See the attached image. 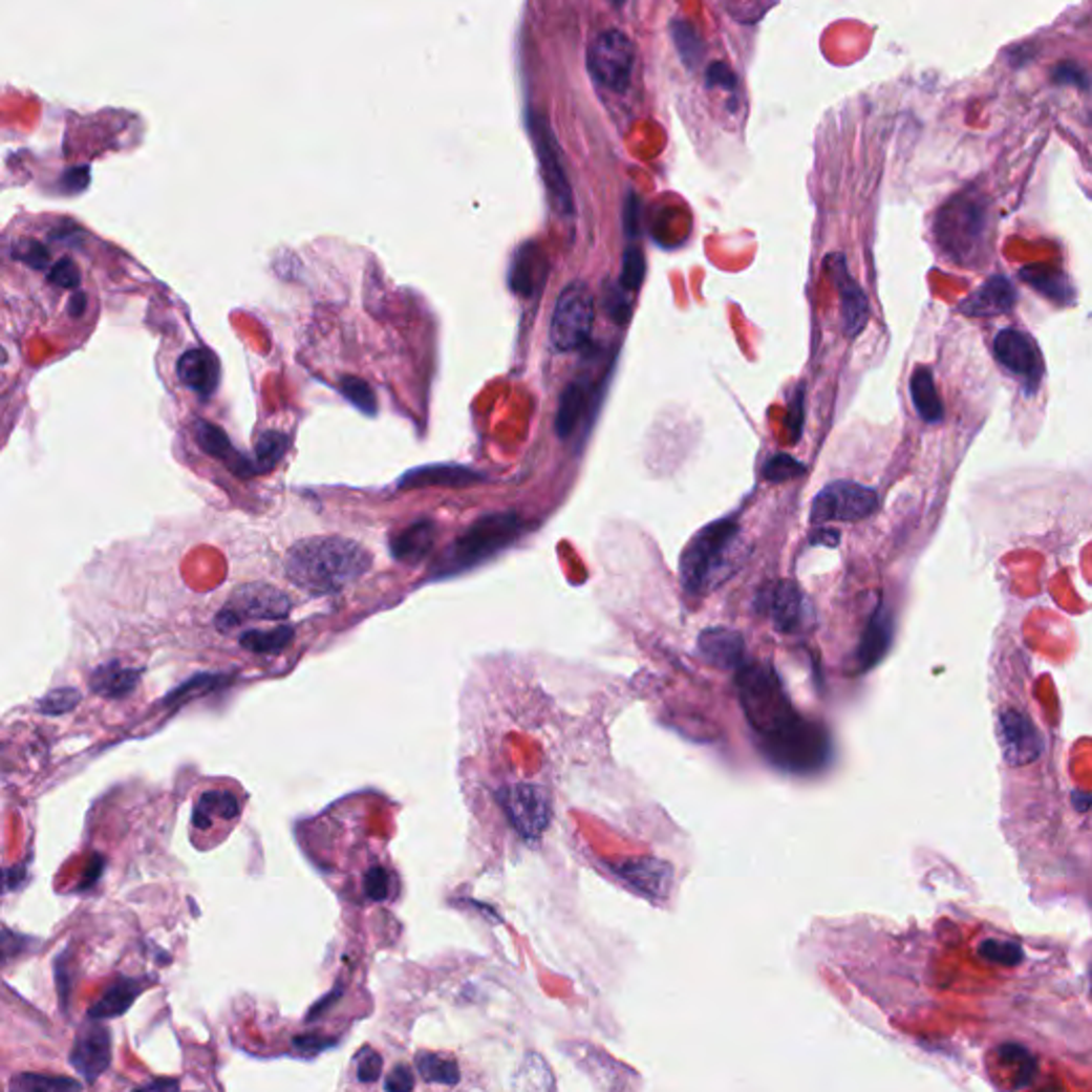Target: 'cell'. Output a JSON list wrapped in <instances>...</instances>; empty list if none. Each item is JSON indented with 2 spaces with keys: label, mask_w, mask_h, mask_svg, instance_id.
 <instances>
[{
  "label": "cell",
  "mask_w": 1092,
  "mask_h": 1092,
  "mask_svg": "<svg viewBox=\"0 0 1092 1092\" xmlns=\"http://www.w3.org/2000/svg\"><path fill=\"white\" fill-rule=\"evenodd\" d=\"M30 939L28 937H20V935H12L9 930H5L3 935V954H5V962L12 958V956H18L22 951H26V943Z\"/></svg>",
  "instance_id": "55"
},
{
  "label": "cell",
  "mask_w": 1092,
  "mask_h": 1092,
  "mask_svg": "<svg viewBox=\"0 0 1092 1092\" xmlns=\"http://www.w3.org/2000/svg\"><path fill=\"white\" fill-rule=\"evenodd\" d=\"M615 873L636 892L649 898H666L672 885V866L656 858H636L613 866Z\"/></svg>",
  "instance_id": "19"
},
{
  "label": "cell",
  "mask_w": 1092,
  "mask_h": 1092,
  "mask_svg": "<svg viewBox=\"0 0 1092 1092\" xmlns=\"http://www.w3.org/2000/svg\"><path fill=\"white\" fill-rule=\"evenodd\" d=\"M9 1092H84L82 1082L64 1075L18 1073L9 1082Z\"/></svg>",
  "instance_id": "32"
},
{
  "label": "cell",
  "mask_w": 1092,
  "mask_h": 1092,
  "mask_svg": "<svg viewBox=\"0 0 1092 1092\" xmlns=\"http://www.w3.org/2000/svg\"><path fill=\"white\" fill-rule=\"evenodd\" d=\"M879 506V497L871 487L854 480H837L826 485L813 499L809 519L815 526L832 521H862Z\"/></svg>",
  "instance_id": "8"
},
{
  "label": "cell",
  "mask_w": 1092,
  "mask_h": 1092,
  "mask_svg": "<svg viewBox=\"0 0 1092 1092\" xmlns=\"http://www.w3.org/2000/svg\"><path fill=\"white\" fill-rule=\"evenodd\" d=\"M1022 278L1029 284H1033L1040 293L1052 297L1054 301L1067 303L1071 299V288H1069L1067 280L1061 274H1056L1054 270L1040 267V265L1026 267V270H1022Z\"/></svg>",
  "instance_id": "37"
},
{
  "label": "cell",
  "mask_w": 1092,
  "mask_h": 1092,
  "mask_svg": "<svg viewBox=\"0 0 1092 1092\" xmlns=\"http://www.w3.org/2000/svg\"><path fill=\"white\" fill-rule=\"evenodd\" d=\"M1073 805L1077 807V811H1088L1092 807V796H1086L1082 792H1073Z\"/></svg>",
  "instance_id": "60"
},
{
  "label": "cell",
  "mask_w": 1092,
  "mask_h": 1092,
  "mask_svg": "<svg viewBox=\"0 0 1092 1092\" xmlns=\"http://www.w3.org/2000/svg\"><path fill=\"white\" fill-rule=\"evenodd\" d=\"M497 800L523 839L536 841L551 823V798L534 784H512L497 792Z\"/></svg>",
  "instance_id": "11"
},
{
  "label": "cell",
  "mask_w": 1092,
  "mask_h": 1092,
  "mask_svg": "<svg viewBox=\"0 0 1092 1092\" xmlns=\"http://www.w3.org/2000/svg\"><path fill=\"white\" fill-rule=\"evenodd\" d=\"M88 181H90V167H86V165L71 167L60 177V186L67 192H82L88 186Z\"/></svg>",
  "instance_id": "52"
},
{
  "label": "cell",
  "mask_w": 1092,
  "mask_h": 1092,
  "mask_svg": "<svg viewBox=\"0 0 1092 1092\" xmlns=\"http://www.w3.org/2000/svg\"><path fill=\"white\" fill-rule=\"evenodd\" d=\"M69 1063L86 1079L97 1082L111 1065V1033L99 1020H88L76 1035Z\"/></svg>",
  "instance_id": "15"
},
{
  "label": "cell",
  "mask_w": 1092,
  "mask_h": 1092,
  "mask_svg": "<svg viewBox=\"0 0 1092 1092\" xmlns=\"http://www.w3.org/2000/svg\"><path fill=\"white\" fill-rule=\"evenodd\" d=\"M994 357L1009 373H1013L1022 382L1026 391H1037L1044 376V361L1035 340L1029 334H1022L1015 329L1001 331L994 340Z\"/></svg>",
  "instance_id": "13"
},
{
  "label": "cell",
  "mask_w": 1092,
  "mask_h": 1092,
  "mask_svg": "<svg viewBox=\"0 0 1092 1092\" xmlns=\"http://www.w3.org/2000/svg\"><path fill=\"white\" fill-rule=\"evenodd\" d=\"M291 613V598L278 587L248 583L237 587L218 613L220 629H231L243 621H282Z\"/></svg>",
  "instance_id": "9"
},
{
  "label": "cell",
  "mask_w": 1092,
  "mask_h": 1092,
  "mask_svg": "<svg viewBox=\"0 0 1092 1092\" xmlns=\"http://www.w3.org/2000/svg\"><path fill=\"white\" fill-rule=\"evenodd\" d=\"M623 220H625V231H627L629 235H634V233H636V224H638V204H636L634 195L627 197V204H625V218H623Z\"/></svg>",
  "instance_id": "57"
},
{
  "label": "cell",
  "mask_w": 1092,
  "mask_h": 1092,
  "mask_svg": "<svg viewBox=\"0 0 1092 1092\" xmlns=\"http://www.w3.org/2000/svg\"><path fill=\"white\" fill-rule=\"evenodd\" d=\"M826 267L832 276L834 286L841 297V314H843V331L848 338H856L869 320V299L860 284L850 276L848 261L841 254L828 256Z\"/></svg>",
  "instance_id": "16"
},
{
  "label": "cell",
  "mask_w": 1092,
  "mask_h": 1092,
  "mask_svg": "<svg viewBox=\"0 0 1092 1092\" xmlns=\"http://www.w3.org/2000/svg\"><path fill=\"white\" fill-rule=\"evenodd\" d=\"M14 256L18 261L26 263L28 267L33 270H47L49 272V261H51V254L47 250V245L43 241H37V239H22L16 243L14 248Z\"/></svg>",
  "instance_id": "43"
},
{
  "label": "cell",
  "mask_w": 1092,
  "mask_h": 1092,
  "mask_svg": "<svg viewBox=\"0 0 1092 1092\" xmlns=\"http://www.w3.org/2000/svg\"><path fill=\"white\" fill-rule=\"evenodd\" d=\"M84 309H86V295L78 291V293H73V297L69 301V312H71V316L78 318L84 314Z\"/></svg>",
  "instance_id": "59"
},
{
  "label": "cell",
  "mask_w": 1092,
  "mask_h": 1092,
  "mask_svg": "<svg viewBox=\"0 0 1092 1092\" xmlns=\"http://www.w3.org/2000/svg\"><path fill=\"white\" fill-rule=\"evenodd\" d=\"M757 608L775 623L779 631H796L805 619V596L792 581H777L759 592Z\"/></svg>",
  "instance_id": "17"
},
{
  "label": "cell",
  "mask_w": 1092,
  "mask_h": 1092,
  "mask_svg": "<svg viewBox=\"0 0 1092 1092\" xmlns=\"http://www.w3.org/2000/svg\"><path fill=\"white\" fill-rule=\"evenodd\" d=\"M598 391H600L598 384H594L587 378L574 380L568 384L561 395V402H559L557 416H555V429L561 440L572 437L578 429H581L583 423H587L590 412H594L598 406V402H596L600 398Z\"/></svg>",
  "instance_id": "18"
},
{
  "label": "cell",
  "mask_w": 1092,
  "mask_h": 1092,
  "mask_svg": "<svg viewBox=\"0 0 1092 1092\" xmlns=\"http://www.w3.org/2000/svg\"><path fill=\"white\" fill-rule=\"evenodd\" d=\"M986 229V216L984 208L978 206L973 199L958 197L951 204H947L937 220V237L941 245L962 259L976 252L978 243L984 237Z\"/></svg>",
  "instance_id": "12"
},
{
  "label": "cell",
  "mask_w": 1092,
  "mask_h": 1092,
  "mask_svg": "<svg viewBox=\"0 0 1092 1092\" xmlns=\"http://www.w3.org/2000/svg\"><path fill=\"white\" fill-rule=\"evenodd\" d=\"M293 627L278 625L272 629H250L239 636V645L256 656H278L293 642Z\"/></svg>",
  "instance_id": "31"
},
{
  "label": "cell",
  "mask_w": 1092,
  "mask_h": 1092,
  "mask_svg": "<svg viewBox=\"0 0 1092 1092\" xmlns=\"http://www.w3.org/2000/svg\"><path fill=\"white\" fill-rule=\"evenodd\" d=\"M53 971H56V988H58L60 1005L64 1011H67V1007L71 1003V992H73V969H71L69 949L58 954V958L53 960Z\"/></svg>",
  "instance_id": "42"
},
{
  "label": "cell",
  "mask_w": 1092,
  "mask_h": 1092,
  "mask_svg": "<svg viewBox=\"0 0 1092 1092\" xmlns=\"http://www.w3.org/2000/svg\"><path fill=\"white\" fill-rule=\"evenodd\" d=\"M999 745L1009 766L1033 764L1044 751V743L1035 724L1029 720V715H1024L1018 709H1007L1001 713Z\"/></svg>",
  "instance_id": "14"
},
{
  "label": "cell",
  "mask_w": 1092,
  "mask_h": 1092,
  "mask_svg": "<svg viewBox=\"0 0 1092 1092\" xmlns=\"http://www.w3.org/2000/svg\"><path fill=\"white\" fill-rule=\"evenodd\" d=\"M336 1042L334 1040H327L323 1035H299L293 1040V1048L301 1054H307V1056H314L318 1052H323L327 1048H331Z\"/></svg>",
  "instance_id": "53"
},
{
  "label": "cell",
  "mask_w": 1092,
  "mask_h": 1092,
  "mask_svg": "<svg viewBox=\"0 0 1092 1092\" xmlns=\"http://www.w3.org/2000/svg\"><path fill=\"white\" fill-rule=\"evenodd\" d=\"M80 700H82V695L73 687L71 689H56V691H49L39 702V711L45 713V715H62V713H69Z\"/></svg>",
  "instance_id": "44"
},
{
  "label": "cell",
  "mask_w": 1092,
  "mask_h": 1092,
  "mask_svg": "<svg viewBox=\"0 0 1092 1092\" xmlns=\"http://www.w3.org/2000/svg\"><path fill=\"white\" fill-rule=\"evenodd\" d=\"M528 126H530L532 142L536 146V156L540 160V171H542V179L547 184L551 206L557 214L572 216L574 214V192H572L570 179L565 175L561 150L551 131V126H549L547 117L540 113H530Z\"/></svg>",
  "instance_id": "10"
},
{
  "label": "cell",
  "mask_w": 1092,
  "mask_h": 1092,
  "mask_svg": "<svg viewBox=\"0 0 1092 1092\" xmlns=\"http://www.w3.org/2000/svg\"><path fill=\"white\" fill-rule=\"evenodd\" d=\"M342 994H344V990H342V986L338 984V986L334 988V992H329L327 997H323V999H320V1001H318V1003H316V1005H314V1007L309 1009V1013H307V1020H309V1022L318 1020V1018H320V1015H323L325 1011H329V1009H331V1005H334V1003H336V1001H338V999H340Z\"/></svg>",
  "instance_id": "54"
},
{
  "label": "cell",
  "mask_w": 1092,
  "mask_h": 1092,
  "mask_svg": "<svg viewBox=\"0 0 1092 1092\" xmlns=\"http://www.w3.org/2000/svg\"><path fill=\"white\" fill-rule=\"evenodd\" d=\"M670 30H672V41H675V45L679 49V56L683 58L685 64L693 67V64L702 56V41H700L695 28L689 22H685V20H672Z\"/></svg>",
  "instance_id": "39"
},
{
  "label": "cell",
  "mask_w": 1092,
  "mask_h": 1092,
  "mask_svg": "<svg viewBox=\"0 0 1092 1092\" xmlns=\"http://www.w3.org/2000/svg\"><path fill=\"white\" fill-rule=\"evenodd\" d=\"M523 532L517 512H493L474 521L433 568L437 578L472 570L515 542Z\"/></svg>",
  "instance_id": "3"
},
{
  "label": "cell",
  "mask_w": 1092,
  "mask_h": 1092,
  "mask_svg": "<svg viewBox=\"0 0 1092 1092\" xmlns=\"http://www.w3.org/2000/svg\"><path fill=\"white\" fill-rule=\"evenodd\" d=\"M192 431H195V440L201 446L204 453H208L210 457L227 464L229 470L235 472L237 476H252L254 474L252 459H245L243 455H239L235 451L229 435L220 427H216L210 421L197 419L195 427H192Z\"/></svg>",
  "instance_id": "22"
},
{
  "label": "cell",
  "mask_w": 1092,
  "mask_h": 1092,
  "mask_svg": "<svg viewBox=\"0 0 1092 1092\" xmlns=\"http://www.w3.org/2000/svg\"><path fill=\"white\" fill-rule=\"evenodd\" d=\"M177 378L186 389L208 400L218 389L220 363L208 348H190L177 361Z\"/></svg>",
  "instance_id": "20"
},
{
  "label": "cell",
  "mask_w": 1092,
  "mask_h": 1092,
  "mask_svg": "<svg viewBox=\"0 0 1092 1092\" xmlns=\"http://www.w3.org/2000/svg\"><path fill=\"white\" fill-rule=\"evenodd\" d=\"M978 954L992 962V965H999V967H1018L1024 962V949L1020 943L1015 941H999V939H984L980 945H978Z\"/></svg>",
  "instance_id": "38"
},
{
  "label": "cell",
  "mask_w": 1092,
  "mask_h": 1092,
  "mask_svg": "<svg viewBox=\"0 0 1092 1092\" xmlns=\"http://www.w3.org/2000/svg\"><path fill=\"white\" fill-rule=\"evenodd\" d=\"M999 1058L1003 1065L1015 1069V1088H1022V1086H1029L1037 1073V1061L1035 1056L1022 1048L1020 1044H1003L999 1050H997Z\"/></svg>",
  "instance_id": "36"
},
{
  "label": "cell",
  "mask_w": 1092,
  "mask_h": 1092,
  "mask_svg": "<svg viewBox=\"0 0 1092 1092\" xmlns=\"http://www.w3.org/2000/svg\"><path fill=\"white\" fill-rule=\"evenodd\" d=\"M642 280H645V256H642V250H640V248L629 245V248L623 252L619 288L625 291V293H634V291L640 288Z\"/></svg>",
  "instance_id": "41"
},
{
  "label": "cell",
  "mask_w": 1092,
  "mask_h": 1092,
  "mask_svg": "<svg viewBox=\"0 0 1092 1092\" xmlns=\"http://www.w3.org/2000/svg\"><path fill=\"white\" fill-rule=\"evenodd\" d=\"M636 62V47L621 30L600 33L587 51V69L596 84L611 92H625Z\"/></svg>",
  "instance_id": "7"
},
{
  "label": "cell",
  "mask_w": 1092,
  "mask_h": 1092,
  "mask_svg": "<svg viewBox=\"0 0 1092 1092\" xmlns=\"http://www.w3.org/2000/svg\"><path fill=\"white\" fill-rule=\"evenodd\" d=\"M288 448V437L280 431H265L259 435V440H256V448H254V459H252V466H254V474H265V472H272L278 462L284 457Z\"/></svg>",
  "instance_id": "35"
},
{
  "label": "cell",
  "mask_w": 1092,
  "mask_h": 1092,
  "mask_svg": "<svg viewBox=\"0 0 1092 1092\" xmlns=\"http://www.w3.org/2000/svg\"><path fill=\"white\" fill-rule=\"evenodd\" d=\"M892 634H894L892 615L883 604H879L866 623V629L862 634L860 647H858V662H860L862 670L875 668L885 658V654L892 645Z\"/></svg>",
  "instance_id": "25"
},
{
  "label": "cell",
  "mask_w": 1092,
  "mask_h": 1092,
  "mask_svg": "<svg viewBox=\"0 0 1092 1092\" xmlns=\"http://www.w3.org/2000/svg\"><path fill=\"white\" fill-rule=\"evenodd\" d=\"M342 395L355 406L359 408L363 414L367 416H373L376 414V408H378V402H376V395L371 391L369 384L363 380V378H357V376H344L342 378Z\"/></svg>",
  "instance_id": "40"
},
{
  "label": "cell",
  "mask_w": 1092,
  "mask_h": 1092,
  "mask_svg": "<svg viewBox=\"0 0 1092 1092\" xmlns=\"http://www.w3.org/2000/svg\"><path fill=\"white\" fill-rule=\"evenodd\" d=\"M382 1056L371 1050V1048H363L359 1054H357V1077L359 1082L363 1084H371L376 1082L380 1075H382Z\"/></svg>",
  "instance_id": "49"
},
{
  "label": "cell",
  "mask_w": 1092,
  "mask_h": 1092,
  "mask_svg": "<svg viewBox=\"0 0 1092 1092\" xmlns=\"http://www.w3.org/2000/svg\"><path fill=\"white\" fill-rule=\"evenodd\" d=\"M140 677H142L140 670L124 668L117 662H111V664H105L94 670L90 685H92L94 693L117 700V698L128 695L137 687Z\"/></svg>",
  "instance_id": "29"
},
{
  "label": "cell",
  "mask_w": 1092,
  "mask_h": 1092,
  "mask_svg": "<svg viewBox=\"0 0 1092 1092\" xmlns=\"http://www.w3.org/2000/svg\"><path fill=\"white\" fill-rule=\"evenodd\" d=\"M1015 303V288L1011 282L1003 276H994L988 282H984L965 303L960 305V312L976 318H990L999 316L1011 309Z\"/></svg>",
  "instance_id": "23"
},
{
  "label": "cell",
  "mask_w": 1092,
  "mask_h": 1092,
  "mask_svg": "<svg viewBox=\"0 0 1092 1092\" xmlns=\"http://www.w3.org/2000/svg\"><path fill=\"white\" fill-rule=\"evenodd\" d=\"M521 1073L526 1077H530V1090L528 1092H553L551 1071H549V1067L544 1065V1061L540 1056L530 1054V1058L523 1065Z\"/></svg>",
  "instance_id": "47"
},
{
  "label": "cell",
  "mask_w": 1092,
  "mask_h": 1092,
  "mask_svg": "<svg viewBox=\"0 0 1092 1092\" xmlns=\"http://www.w3.org/2000/svg\"><path fill=\"white\" fill-rule=\"evenodd\" d=\"M47 280L60 288H67V291H76L80 284H82V276H80V270L76 265L73 259H69V256H64V259L56 261L49 272H47ZM78 293V291H76Z\"/></svg>",
  "instance_id": "46"
},
{
  "label": "cell",
  "mask_w": 1092,
  "mask_h": 1092,
  "mask_svg": "<svg viewBox=\"0 0 1092 1092\" xmlns=\"http://www.w3.org/2000/svg\"><path fill=\"white\" fill-rule=\"evenodd\" d=\"M144 992V980H135V978H117L105 992L103 997L90 1007L88 1011V1020H99V1022H105V1020H113V1018H120L124 1015L128 1009L133 1007V1003L137 1001V997Z\"/></svg>",
  "instance_id": "26"
},
{
  "label": "cell",
  "mask_w": 1092,
  "mask_h": 1092,
  "mask_svg": "<svg viewBox=\"0 0 1092 1092\" xmlns=\"http://www.w3.org/2000/svg\"><path fill=\"white\" fill-rule=\"evenodd\" d=\"M239 815V802L233 794L229 792H208L199 798L197 807H195V817H192V821H195L197 828H210L214 817H222V819H233Z\"/></svg>",
  "instance_id": "34"
},
{
  "label": "cell",
  "mask_w": 1092,
  "mask_h": 1092,
  "mask_svg": "<svg viewBox=\"0 0 1092 1092\" xmlns=\"http://www.w3.org/2000/svg\"><path fill=\"white\" fill-rule=\"evenodd\" d=\"M702 658L722 670H741L745 666V640L738 631L728 627L704 629L698 638Z\"/></svg>",
  "instance_id": "21"
},
{
  "label": "cell",
  "mask_w": 1092,
  "mask_h": 1092,
  "mask_svg": "<svg viewBox=\"0 0 1092 1092\" xmlns=\"http://www.w3.org/2000/svg\"><path fill=\"white\" fill-rule=\"evenodd\" d=\"M478 480H483V476L472 472L470 468H462V466H429V468H419L414 472H408L400 480V487L402 489H414V487H425V485L466 487V485H472V483H478Z\"/></svg>",
  "instance_id": "28"
},
{
  "label": "cell",
  "mask_w": 1092,
  "mask_h": 1092,
  "mask_svg": "<svg viewBox=\"0 0 1092 1092\" xmlns=\"http://www.w3.org/2000/svg\"><path fill=\"white\" fill-rule=\"evenodd\" d=\"M435 534H437V530H435L433 521H429V519L416 521L391 538V553L395 559H400L404 563H419L421 559H425L431 553V549L435 544Z\"/></svg>",
  "instance_id": "27"
},
{
  "label": "cell",
  "mask_w": 1092,
  "mask_h": 1092,
  "mask_svg": "<svg viewBox=\"0 0 1092 1092\" xmlns=\"http://www.w3.org/2000/svg\"><path fill=\"white\" fill-rule=\"evenodd\" d=\"M363 890H365L367 898H371V901H376V903L387 901V898H389V873L384 871L382 866L369 869L367 875H365V881H363Z\"/></svg>",
  "instance_id": "48"
},
{
  "label": "cell",
  "mask_w": 1092,
  "mask_h": 1092,
  "mask_svg": "<svg viewBox=\"0 0 1092 1092\" xmlns=\"http://www.w3.org/2000/svg\"><path fill=\"white\" fill-rule=\"evenodd\" d=\"M743 559L741 526L722 519L702 528L681 557V581L687 594H709L734 574Z\"/></svg>",
  "instance_id": "2"
},
{
  "label": "cell",
  "mask_w": 1092,
  "mask_h": 1092,
  "mask_svg": "<svg viewBox=\"0 0 1092 1092\" xmlns=\"http://www.w3.org/2000/svg\"><path fill=\"white\" fill-rule=\"evenodd\" d=\"M912 400L918 414L926 423H939L943 419V404L935 387V378L928 367H918L912 376Z\"/></svg>",
  "instance_id": "30"
},
{
  "label": "cell",
  "mask_w": 1092,
  "mask_h": 1092,
  "mask_svg": "<svg viewBox=\"0 0 1092 1092\" xmlns=\"http://www.w3.org/2000/svg\"><path fill=\"white\" fill-rule=\"evenodd\" d=\"M414 1063H416V1069H419L421 1077L425 1082H429V1084L455 1086L459 1082V1077H462L459 1065L451 1056L435 1054V1052H419Z\"/></svg>",
  "instance_id": "33"
},
{
  "label": "cell",
  "mask_w": 1092,
  "mask_h": 1092,
  "mask_svg": "<svg viewBox=\"0 0 1092 1092\" xmlns=\"http://www.w3.org/2000/svg\"><path fill=\"white\" fill-rule=\"evenodd\" d=\"M371 568L369 551L342 536H316L291 547L284 570L288 581L309 594H338Z\"/></svg>",
  "instance_id": "1"
},
{
  "label": "cell",
  "mask_w": 1092,
  "mask_h": 1092,
  "mask_svg": "<svg viewBox=\"0 0 1092 1092\" xmlns=\"http://www.w3.org/2000/svg\"><path fill=\"white\" fill-rule=\"evenodd\" d=\"M596 320V301L592 288L576 280L570 282L555 303L551 318V344L559 352H572L585 346Z\"/></svg>",
  "instance_id": "6"
},
{
  "label": "cell",
  "mask_w": 1092,
  "mask_h": 1092,
  "mask_svg": "<svg viewBox=\"0 0 1092 1092\" xmlns=\"http://www.w3.org/2000/svg\"><path fill=\"white\" fill-rule=\"evenodd\" d=\"M133 1092H179V1082L173 1077H158L142 1088H135Z\"/></svg>",
  "instance_id": "56"
},
{
  "label": "cell",
  "mask_w": 1092,
  "mask_h": 1092,
  "mask_svg": "<svg viewBox=\"0 0 1092 1092\" xmlns=\"http://www.w3.org/2000/svg\"><path fill=\"white\" fill-rule=\"evenodd\" d=\"M103 866H105V862H103V860H101V858L97 856V858L92 860V864H90V869H88V873H86V877H84V881H82V885H80V887H82V890H86V887L94 885V883L99 881L101 873H103Z\"/></svg>",
  "instance_id": "58"
},
{
  "label": "cell",
  "mask_w": 1092,
  "mask_h": 1092,
  "mask_svg": "<svg viewBox=\"0 0 1092 1092\" xmlns=\"http://www.w3.org/2000/svg\"><path fill=\"white\" fill-rule=\"evenodd\" d=\"M706 84L709 88H724V90H736V76L724 62H713L706 69Z\"/></svg>",
  "instance_id": "51"
},
{
  "label": "cell",
  "mask_w": 1092,
  "mask_h": 1092,
  "mask_svg": "<svg viewBox=\"0 0 1092 1092\" xmlns=\"http://www.w3.org/2000/svg\"><path fill=\"white\" fill-rule=\"evenodd\" d=\"M414 1073L408 1065H398L393 1071L384 1079V1090L387 1092H412L414 1090Z\"/></svg>",
  "instance_id": "50"
},
{
  "label": "cell",
  "mask_w": 1092,
  "mask_h": 1092,
  "mask_svg": "<svg viewBox=\"0 0 1092 1092\" xmlns=\"http://www.w3.org/2000/svg\"><path fill=\"white\" fill-rule=\"evenodd\" d=\"M547 259L536 243L519 248L510 267V286L521 297H534L547 278Z\"/></svg>",
  "instance_id": "24"
},
{
  "label": "cell",
  "mask_w": 1092,
  "mask_h": 1092,
  "mask_svg": "<svg viewBox=\"0 0 1092 1092\" xmlns=\"http://www.w3.org/2000/svg\"><path fill=\"white\" fill-rule=\"evenodd\" d=\"M805 474V466L800 462H796L794 457L790 455H775L773 459H770L766 466H764V476L770 480V483H786V480H792L796 476H802Z\"/></svg>",
  "instance_id": "45"
},
{
  "label": "cell",
  "mask_w": 1092,
  "mask_h": 1092,
  "mask_svg": "<svg viewBox=\"0 0 1092 1092\" xmlns=\"http://www.w3.org/2000/svg\"><path fill=\"white\" fill-rule=\"evenodd\" d=\"M743 713L757 734L768 736L798 718L777 672L766 664H745L736 672Z\"/></svg>",
  "instance_id": "4"
},
{
  "label": "cell",
  "mask_w": 1092,
  "mask_h": 1092,
  "mask_svg": "<svg viewBox=\"0 0 1092 1092\" xmlns=\"http://www.w3.org/2000/svg\"><path fill=\"white\" fill-rule=\"evenodd\" d=\"M757 745L770 764L792 775L819 773L832 755L828 732L800 715L777 732L757 738Z\"/></svg>",
  "instance_id": "5"
}]
</instances>
